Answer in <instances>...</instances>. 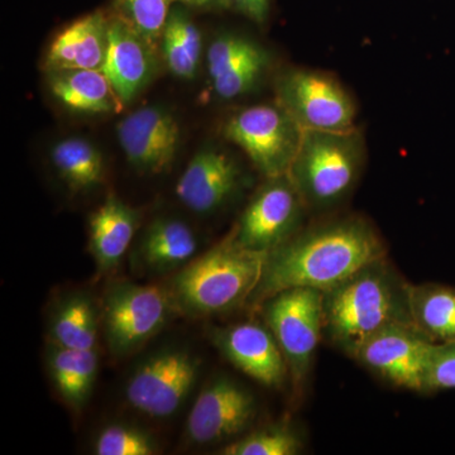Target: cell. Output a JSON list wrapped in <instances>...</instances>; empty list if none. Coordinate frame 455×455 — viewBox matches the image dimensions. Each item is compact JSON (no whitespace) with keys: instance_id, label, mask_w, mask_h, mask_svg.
<instances>
[{"instance_id":"obj_19","label":"cell","mask_w":455,"mask_h":455,"mask_svg":"<svg viewBox=\"0 0 455 455\" xmlns=\"http://www.w3.org/2000/svg\"><path fill=\"white\" fill-rule=\"evenodd\" d=\"M46 74L51 94L75 113L103 116L119 113L124 107L101 70H53Z\"/></svg>"},{"instance_id":"obj_25","label":"cell","mask_w":455,"mask_h":455,"mask_svg":"<svg viewBox=\"0 0 455 455\" xmlns=\"http://www.w3.org/2000/svg\"><path fill=\"white\" fill-rule=\"evenodd\" d=\"M57 346L75 350H95L98 320L94 305L84 295H75L60 305L50 325Z\"/></svg>"},{"instance_id":"obj_26","label":"cell","mask_w":455,"mask_h":455,"mask_svg":"<svg viewBox=\"0 0 455 455\" xmlns=\"http://www.w3.org/2000/svg\"><path fill=\"white\" fill-rule=\"evenodd\" d=\"M304 440L289 424H275L242 436L223 448L224 455H296Z\"/></svg>"},{"instance_id":"obj_9","label":"cell","mask_w":455,"mask_h":455,"mask_svg":"<svg viewBox=\"0 0 455 455\" xmlns=\"http://www.w3.org/2000/svg\"><path fill=\"white\" fill-rule=\"evenodd\" d=\"M202 362L190 350L155 353L134 370L125 386L128 403L149 418H170L184 405L196 385Z\"/></svg>"},{"instance_id":"obj_3","label":"cell","mask_w":455,"mask_h":455,"mask_svg":"<svg viewBox=\"0 0 455 455\" xmlns=\"http://www.w3.org/2000/svg\"><path fill=\"white\" fill-rule=\"evenodd\" d=\"M265 259V253L245 250L228 236L172 278L169 291L176 309L187 315L211 316L248 304Z\"/></svg>"},{"instance_id":"obj_18","label":"cell","mask_w":455,"mask_h":455,"mask_svg":"<svg viewBox=\"0 0 455 455\" xmlns=\"http://www.w3.org/2000/svg\"><path fill=\"white\" fill-rule=\"evenodd\" d=\"M139 212L109 196L92 212L89 220V250L101 271H109L121 263L130 250L139 226Z\"/></svg>"},{"instance_id":"obj_20","label":"cell","mask_w":455,"mask_h":455,"mask_svg":"<svg viewBox=\"0 0 455 455\" xmlns=\"http://www.w3.org/2000/svg\"><path fill=\"white\" fill-rule=\"evenodd\" d=\"M199 248L196 233L187 223L171 218L155 220L140 239V265L156 274L185 267Z\"/></svg>"},{"instance_id":"obj_7","label":"cell","mask_w":455,"mask_h":455,"mask_svg":"<svg viewBox=\"0 0 455 455\" xmlns=\"http://www.w3.org/2000/svg\"><path fill=\"white\" fill-rule=\"evenodd\" d=\"M304 130L280 104H259L233 114L223 136L248 156L266 179L287 175Z\"/></svg>"},{"instance_id":"obj_17","label":"cell","mask_w":455,"mask_h":455,"mask_svg":"<svg viewBox=\"0 0 455 455\" xmlns=\"http://www.w3.org/2000/svg\"><path fill=\"white\" fill-rule=\"evenodd\" d=\"M109 20L103 12H94L65 27L51 42L44 71H103L109 47Z\"/></svg>"},{"instance_id":"obj_29","label":"cell","mask_w":455,"mask_h":455,"mask_svg":"<svg viewBox=\"0 0 455 455\" xmlns=\"http://www.w3.org/2000/svg\"><path fill=\"white\" fill-rule=\"evenodd\" d=\"M265 50L257 42L244 36L235 33L218 36L206 53V66L212 82Z\"/></svg>"},{"instance_id":"obj_6","label":"cell","mask_w":455,"mask_h":455,"mask_svg":"<svg viewBox=\"0 0 455 455\" xmlns=\"http://www.w3.org/2000/svg\"><path fill=\"white\" fill-rule=\"evenodd\" d=\"M176 310L169 289L156 284H114L101 307L110 352L116 357L136 352L163 331Z\"/></svg>"},{"instance_id":"obj_31","label":"cell","mask_w":455,"mask_h":455,"mask_svg":"<svg viewBox=\"0 0 455 455\" xmlns=\"http://www.w3.org/2000/svg\"><path fill=\"white\" fill-rule=\"evenodd\" d=\"M449 390H455V341L434 343L425 372L424 394Z\"/></svg>"},{"instance_id":"obj_11","label":"cell","mask_w":455,"mask_h":455,"mask_svg":"<svg viewBox=\"0 0 455 455\" xmlns=\"http://www.w3.org/2000/svg\"><path fill=\"white\" fill-rule=\"evenodd\" d=\"M433 344L414 325H391L368 338L352 358L396 387L424 394Z\"/></svg>"},{"instance_id":"obj_5","label":"cell","mask_w":455,"mask_h":455,"mask_svg":"<svg viewBox=\"0 0 455 455\" xmlns=\"http://www.w3.org/2000/svg\"><path fill=\"white\" fill-rule=\"evenodd\" d=\"M259 307L263 323L283 352L290 379L301 388L309 379L323 335V292L304 287L283 290Z\"/></svg>"},{"instance_id":"obj_14","label":"cell","mask_w":455,"mask_h":455,"mask_svg":"<svg viewBox=\"0 0 455 455\" xmlns=\"http://www.w3.org/2000/svg\"><path fill=\"white\" fill-rule=\"evenodd\" d=\"M212 341L233 366L266 387L281 388L290 377L283 352L265 323L215 328Z\"/></svg>"},{"instance_id":"obj_30","label":"cell","mask_w":455,"mask_h":455,"mask_svg":"<svg viewBox=\"0 0 455 455\" xmlns=\"http://www.w3.org/2000/svg\"><path fill=\"white\" fill-rule=\"evenodd\" d=\"M269 64H271V56L268 51H262L259 55L242 62L241 65L212 80V89L218 97L226 100L242 97L259 85Z\"/></svg>"},{"instance_id":"obj_32","label":"cell","mask_w":455,"mask_h":455,"mask_svg":"<svg viewBox=\"0 0 455 455\" xmlns=\"http://www.w3.org/2000/svg\"><path fill=\"white\" fill-rule=\"evenodd\" d=\"M230 8L262 25L267 20L271 0H229Z\"/></svg>"},{"instance_id":"obj_12","label":"cell","mask_w":455,"mask_h":455,"mask_svg":"<svg viewBox=\"0 0 455 455\" xmlns=\"http://www.w3.org/2000/svg\"><path fill=\"white\" fill-rule=\"evenodd\" d=\"M256 397L229 377H217L200 392L187 423L188 440L211 445L242 435L256 419Z\"/></svg>"},{"instance_id":"obj_33","label":"cell","mask_w":455,"mask_h":455,"mask_svg":"<svg viewBox=\"0 0 455 455\" xmlns=\"http://www.w3.org/2000/svg\"><path fill=\"white\" fill-rule=\"evenodd\" d=\"M181 4L206 11H218V9L230 8L229 0H176Z\"/></svg>"},{"instance_id":"obj_8","label":"cell","mask_w":455,"mask_h":455,"mask_svg":"<svg viewBox=\"0 0 455 455\" xmlns=\"http://www.w3.org/2000/svg\"><path fill=\"white\" fill-rule=\"evenodd\" d=\"M276 101L302 130L355 128L357 106L333 75L310 68L284 71L275 83Z\"/></svg>"},{"instance_id":"obj_13","label":"cell","mask_w":455,"mask_h":455,"mask_svg":"<svg viewBox=\"0 0 455 455\" xmlns=\"http://www.w3.org/2000/svg\"><path fill=\"white\" fill-rule=\"evenodd\" d=\"M116 133L125 157L137 170L164 172L175 160L180 124L166 108L151 106L134 110L119 122Z\"/></svg>"},{"instance_id":"obj_2","label":"cell","mask_w":455,"mask_h":455,"mask_svg":"<svg viewBox=\"0 0 455 455\" xmlns=\"http://www.w3.org/2000/svg\"><path fill=\"white\" fill-rule=\"evenodd\" d=\"M409 289L387 257L367 263L323 292V335L352 357L362 343L387 326L414 325Z\"/></svg>"},{"instance_id":"obj_21","label":"cell","mask_w":455,"mask_h":455,"mask_svg":"<svg viewBox=\"0 0 455 455\" xmlns=\"http://www.w3.org/2000/svg\"><path fill=\"white\" fill-rule=\"evenodd\" d=\"M95 350L64 348L52 343L47 363L57 392L73 409H82L89 400L98 373Z\"/></svg>"},{"instance_id":"obj_1","label":"cell","mask_w":455,"mask_h":455,"mask_svg":"<svg viewBox=\"0 0 455 455\" xmlns=\"http://www.w3.org/2000/svg\"><path fill=\"white\" fill-rule=\"evenodd\" d=\"M386 256L385 242L364 218L347 217L300 230L266 254L262 276L248 304L259 307L271 296L296 287L328 291Z\"/></svg>"},{"instance_id":"obj_10","label":"cell","mask_w":455,"mask_h":455,"mask_svg":"<svg viewBox=\"0 0 455 455\" xmlns=\"http://www.w3.org/2000/svg\"><path fill=\"white\" fill-rule=\"evenodd\" d=\"M307 209L289 176L267 179L230 235L245 250L267 254L300 232Z\"/></svg>"},{"instance_id":"obj_22","label":"cell","mask_w":455,"mask_h":455,"mask_svg":"<svg viewBox=\"0 0 455 455\" xmlns=\"http://www.w3.org/2000/svg\"><path fill=\"white\" fill-rule=\"evenodd\" d=\"M409 298L418 331L434 343L455 341V287L410 283Z\"/></svg>"},{"instance_id":"obj_16","label":"cell","mask_w":455,"mask_h":455,"mask_svg":"<svg viewBox=\"0 0 455 455\" xmlns=\"http://www.w3.org/2000/svg\"><path fill=\"white\" fill-rule=\"evenodd\" d=\"M157 65V49L121 18L110 17L109 47L103 73L124 106L152 82Z\"/></svg>"},{"instance_id":"obj_28","label":"cell","mask_w":455,"mask_h":455,"mask_svg":"<svg viewBox=\"0 0 455 455\" xmlns=\"http://www.w3.org/2000/svg\"><path fill=\"white\" fill-rule=\"evenodd\" d=\"M157 449L151 434L130 424L108 425L94 445L98 455H152Z\"/></svg>"},{"instance_id":"obj_24","label":"cell","mask_w":455,"mask_h":455,"mask_svg":"<svg viewBox=\"0 0 455 455\" xmlns=\"http://www.w3.org/2000/svg\"><path fill=\"white\" fill-rule=\"evenodd\" d=\"M51 161L60 179L75 193L100 187L106 176L103 156L88 140L73 137L57 142Z\"/></svg>"},{"instance_id":"obj_27","label":"cell","mask_w":455,"mask_h":455,"mask_svg":"<svg viewBox=\"0 0 455 455\" xmlns=\"http://www.w3.org/2000/svg\"><path fill=\"white\" fill-rule=\"evenodd\" d=\"M176 0H116L114 16L124 20L148 44L160 50L161 37Z\"/></svg>"},{"instance_id":"obj_4","label":"cell","mask_w":455,"mask_h":455,"mask_svg":"<svg viewBox=\"0 0 455 455\" xmlns=\"http://www.w3.org/2000/svg\"><path fill=\"white\" fill-rule=\"evenodd\" d=\"M364 155L363 136L355 128L304 130L287 176L307 209L325 211L343 202L355 188Z\"/></svg>"},{"instance_id":"obj_15","label":"cell","mask_w":455,"mask_h":455,"mask_svg":"<svg viewBox=\"0 0 455 455\" xmlns=\"http://www.w3.org/2000/svg\"><path fill=\"white\" fill-rule=\"evenodd\" d=\"M243 180V171L235 158L217 149H204L180 178L176 196L190 211L211 214L241 191Z\"/></svg>"},{"instance_id":"obj_23","label":"cell","mask_w":455,"mask_h":455,"mask_svg":"<svg viewBox=\"0 0 455 455\" xmlns=\"http://www.w3.org/2000/svg\"><path fill=\"white\" fill-rule=\"evenodd\" d=\"M160 52L176 77L188 80L196 76L203 55L202 33L181 8L171 11L161 37Z\"/></svg>"}]
</instances>
